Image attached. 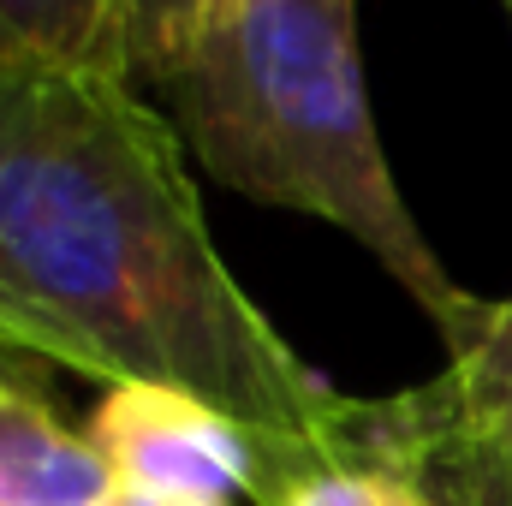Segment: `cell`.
<instances>
[{
	"mask_svg": "<svg viewBox=\"0 0 512 506\" xmlns=\"http://www.w3.org/2000/svg\"><path fill=\"white\" fill-rule=\"evenodd\" d=\"M161 96L203 173L251 203L316 215L358 239L435 322L447 352L477 334L489 304L441 268L382 155L358 0H227Z\"/></svg>",
	"mask_w": 512,
	"mask_h": 506,
	"instance_id": "2",
	"label": "cell"
},
{
	"mask_svg": "<svg viewBox=\"0 0 512 506\" xmlns=\"http://www.w3.org/2000/svg\"><path fill=\"white\" fill-rule=\"evenodd\" d=\"M78 66L120 72V0H0V72Z\"/></svg>",
	"mask_w": 512,
	"mask_h": 506,
	"instance_id": "6",
	"label": "cell"
},
{
	"mask_svg": "<svg viewBox=\"0 0 512 506\" xmlns=\"http://www.w3.org/2000/svg\"><path fill=\"white\" fill-rule=\"evenodd\" d=\"M84 441L114 471V483L191 495V501H227L251 495L262 506L268 495V441L233 423L227 411L161 387V381H120L96 399Z\"/></svg>",
	"mask_w": 512,
	"mask_h": 506,
	"instance_id": "3",
	"label": "cell"
},
{
	"mask_svg": "<svg viewBox=\"0 0 512 506\" xmlns=\"http://www.w3.org/2000/svg\"><path fill=\"white\" fill-rule=\"evenodd\" d=\"M0 304L42 364L161 381L256 429L274 453L262 506L340 447L358 405L251 304L173 120L120 72H0Z\"/></svg>",
	"mask_w": 512,
	"mask_h": 506,
	"instance_id": "1",
	"label": "cell"
},
{
	"mask_svg": "<svg viewBox=\"0 0 512 506\" xmlns=\"http://www.w3.org/2000/svg\"><path fill=\"white\" fill-rule=\"evenodd\" d=\"M0 352H24V358H36V334H30L6 304H0ZM36 364H42V358H36Z\"/></svg>",
	"mask_w": 512,
	"mask_h": 506,
	"instance_id": "11",
	"label": "cell"
},
{
	"mask_svg": "<svg viewBox=\"0 0 512 506\" xmlns=\"http://www.w3.org/2000/svg\"><path fill=\"white\" fill-rule=\"evenodd\" d=\"M268 506H423V495L387 447L376 399H358L340 447L322 465L286 477Z\"/></svg>",
	"mask_w": 512,
	"mask_h": 506,
	"instance_id": "7",
	"label": "cell"
},
{
	"mask_svg": "<svg viewBox=\"0 0 512 506\" xmlns=\"http://www.w3.org/2000/svg\"><path fill=\"white\" fill-rule=\"evenodd\" d=\"M507 12H512V0H507Z\"/></svg>",
	"mask_w": 512,
	"mask_h": 506,
	"instance_id": "12",
	"label": "cell"
},
{
	"mask_svg": "<svg viewBox=\"0 0 512 506\" xmlns=\"http://www.w3.org/2000/svg\"><path fill=\"white\" fill-rule=\"evenodd\" d=\"M221 12H227V0H120V60H126V78L167 90L191 66L197 42L215 30Z\"/></svg>",
	"mask_w": 512,
	"mask_h": 506,
	"instance_id": "9",
	"label": "cell"
},
{
	"mask_svg": "<svg viewBox=\"0 0 512 506\" xmlns=\"http://www.w3.org/2000/svg\"><path fill=\"white\" fill-rule=\"evenodd\" d=\"M376 417L423 506H512V465L471 429L447 376L376 399Z\"/></svg>",
	"mask_w": 512,
	"mask_h": 506,
	"instance_id": "5",
	"label": "cell"
},
{
	"mask_svg": "<svg viewBox=\"0 0 512 506\" xmlns=\"http://www.w3.org/2000/svg\"><path fill=\"white\" fill-rule=\"evenodd\" d=\"M447 387L459 399V411L471 417V429L512 465V298L489 304L477 334L447 352Z\"/></svg>",
	"mask_w": 512,
	"mask_h": 506,
	"instance_id": "8",
	"label": "cell"
},
{
	"mask_svg": "<svg viewBox=\"0 0 512 506\" xmlns=\"http://www.w3.org/2000/svg\"><path fill=\"white\" fill-rule=\"evenodd\" d=\"M102 506H227V501H191V495H161V489H131V483H114Z\"/></svg>",
	"mask_w": 512,
	"mask_h": 506,
	"instance_id": "10",
	"label": "cell"
},
{
	"mask_svg": "<svg viewBox=\"0 0 512 506\" xmlns=\"http://www.w3.org/2000/svg\"><path fill=\"white\" fill-rule=\"evenodd\" d=\"M108 489L114 471L54 411L24 352H0V506H102Z\"/></svg>",
	"mask_w": 512,
	"mask_h": 506,
	"instance_id": "4",
	"label": "cell"
}]
</instances>
